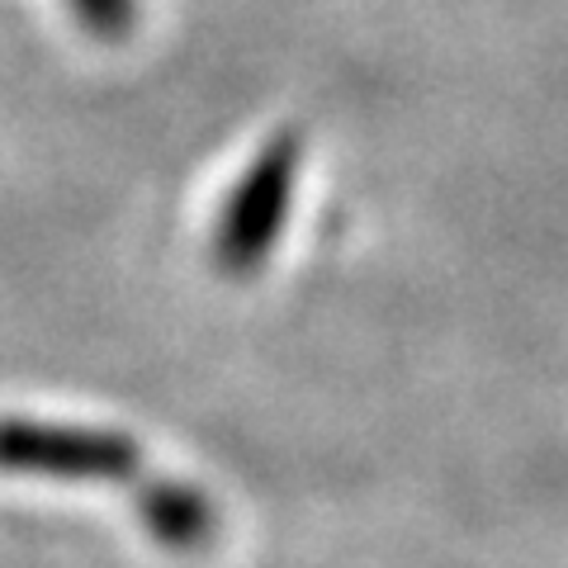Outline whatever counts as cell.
Instances as JSON below:
<instances>
[{
  "mask_svg": "<svg viewBox=\"0 0 568 568\" xmlns=\"http://www.w3.org/2000/svg\"><path fill=\"white\" fill-rule=\"evenodd\" d=\"M294 138H280L261 152V162L246 171V181L237 185L233 204L223 213V233H219V261L223 271L246 275L252 265L271 252L280 237V219L290 204V175H294Z\"/></svg>",
  "mask_w": 568,
  "mask_h": 568,
  "instance_id": "6da1fadb",
  "label": "cell"
},
{
  "mask_svg": "<svg viewBox=\"0 0 568 568\" xmlns=\"http://www.w3.org/2000/svg\"><path fill=\"white\" fill-rule=\"evenodd\" d=\"M0 465L6 469H39L62 478H129L138 469L133 440L110 432H71V426H0Z\"/></svg>",
  "mask_w": 568,
  "mask_h": 568,
  "instance_id": "7a4b0ae2",
  "label": "cell"
},
{
  "mask_svg": "<svg viewBox=\"0 0 568 568\" xmlns=\"http://www.w3.org/2000/svg\"><path fill=\"white\" fill-rule=\"evenodd\" d=\"M142 517H148L152 536L166 540V545H200L209 530H213V517H209V503L194 488H175V484H152L142 493Z\"/></svg>",
  "mask_w": 568,
  "mask_h": 568,
  "instance_id": "3957f363",
  "label": "cell"
},
{
  "mask_svg": "<svg viewBox=\"0 0 568 568\" xmlns=\"http://www.w3.org/2000/svg\"><path fill=\"white\" fill-rule=\"evenodd\" d=\"M71 6L95 33H123L133 24V0H71Z\"/></svg>",
  "mask_w": 568,
  "mask_h": 568,
  "instance_id": "277c9868",
  "label": "cell"
}]
</instances>
